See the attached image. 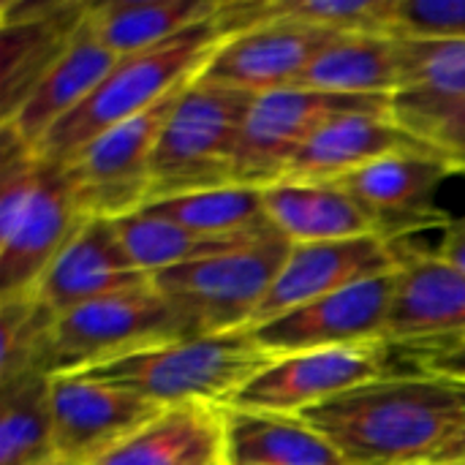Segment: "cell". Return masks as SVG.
Here are the masks:
<instances>
[{
  "label": "cell",
  "instance_id": "6da1fadb",
  "mask_svg": "<svg viewBox=\"0 0 465 465\" xmlns=\"http://www.w3.org/2000/svg\"><path fill=\"white\" fill-rule=\"evenodd\" d=\"M302 420L346 465H422L465 422V381L414 373L381 376L354 387Z\"/></svg>",
  "mask_w": 465,
  "mask_h": 465
},
{
  "label": "cell",
  "instance_id": "7a4b0ae2",
  "mask_svg": "<svg viewBox=\"0 0 465 465\" xmlns=\"http://www.w3.org/2000/svg\"><path fill=\"white\" fill-rule=\"evenodd\" d=\"M229 38L221 11L172 41L144 52L117 57L101 84L38 144V155L52 163H65L98 134L147 112L177 87L193 82L213 60L218 46Z\"/></svg>",
  "mask_w": 465,
  "mask_h": 465
},
{
  "label": "cell",
  "instance_id": "3957f363",
  "mask_svg": "<svg viewBox=\"0 0 465 465\" xmlns=\"http://www.w3.org/2000/svg\"><path fill=\"white\" fill-rule=\"evenodd\" d=\"M272 360L275 357L256 343L251 327H245L131 354L87 371V376L136 392L161 409L188 403L226 409L251 379L272 365Z\"/></svg>",
  "mask_w": 465,
  "mask_h": 465
},
{
  "label": "cell",
  "instance_id": "277c9868",
  "mask_svg": "<svg viewBox=\"0 0 465 465\" xmlns=\"http://www.w3.org/2000/svg\"><path fill=\"white\" fill-rule=\"evenodd\" d=\"M256 93L188 82L153 153L150 204L234 183V155Z\"/></svg>",
  "mask_w": 465,
  "mask_h": 465
},
{
  "label": "cell",
  "instance_id": "5b68a950",
  "mask_svg": "<svg viewBox=\"0 0 465 465\" xmlns=\"http://www.w3.org/2000/svg\"><path fill=\"white\" fill-rule=\"evenodd\" d=\"M289 251L292 242L270 232L237 251L166 270L153 283L183 322L188 341L234 332L253 324Z\"/></svg>",
  "mask_w": 465,
  "mask_h": 465
},
{
  "label": "cell",
  "instance_id": "8992f818",
  "mask_svg": "<svg viewBox=\"0 0 465 465\" xmlns=\"http://www.w3.org/2000/svg\"><path fill=\"white\" fill-rule=\"evenodd\" d=\"M180 341H188L183 322L150 281L60 313L52 330L49 376L87 373Z\"/></svg>",
  "mask_w": 465,
  "mask_h": 465
},
{
  "label": "cell",
  "instance_id": "52a82bcc",
  "mask_svg": "<svg viewBox=\"0 0 465 465\" xmlns=\"http://www.w3.org/2000/svg\"><path fill=\"white\" fill-rule=\"evenodd\" d=\"M183 87L147 112L98 134L65 163H60L79 210L90 221H117L150 207L153 153Z\"/></svg>",
  "mask_w": 465,
  "mask_h": 465
},
{
  "label": "cell",
  "instance_id": "ba28073f",
  "mask_svg": "<svg viewBox=\"0 0 465 465\" xmlns=\"http://www.w3.org/2000/svg\"><path fill=\"white\" fill-rule=\"evenodd\" d=\"M362 112H390V95H338L305 87L259 93L242 125L234 183L267 188L283 180L292 158L322 125Z\"/></svg>",
  "mask_w": 465,
  "mask_h": 465
},
{
  "label": "cell",
  "instance_id": "9c48e42d",
  "mask_svg": "<svg viewBox=\"0 0 465 465\" xmlns=\"http://www.w3.org/2000/svg\"><path fill=\"white\" fill-rule=\"evenodd\" d=\"M455 174L452 163L436 150H406L365 163L335 183L357 202L373 232L398 245L403 237L447 223L439 207L441 183Z\"/></svg>",
  "mask_w": 465,
  "mask_h": 465
},
{
  "label": "cell",
  "instance_id": "30bf717a",
  "mask_svg": "<svg viewBox=\"0 0 465 465\" xmlns=\"http://www.w3.org/2000/svg\"><path fill=\"white\" fill-rule=\"evenodd\" d=\"M398 272L341 289L267 324L251 327V332L272 357L387 343V322L398 289Z\"/></svg>",
  "mask_w": 465,
  "mask_h": 465
},
{
  "label": "cell",
  "instance_id": "8fae6325",
  "mask_svg": "<svg viewBox=\"0 0 465 465\" xmlns=\"http://www.w3.org/2000/svg\"><path fill=\"white\" fill-rule=\"evenodd\" d=\"M384 354L387 343H368L275 357L226 409L302 417L313 406L387 376Z\"/></svg>",
  "mask_w": 465,
  "mask_h": 465
},
{
  "label": "cell",
  "instance_id": "7c38bea8",
  "mask_svg": "<svg viewBox=\"0 0 465 465\" xmlns=\"http://www.w3.org/2000/svg\"><path fill=\"white\" fill-rule=\"evenodd\" d=\"M87 221L63 166L44 161L30 199L14 218L0 221V297L33 294Z\"/></svg>",
  "mask_w": 465,
  "mask_h": 465
},
{
  "label": "cell",
  "instance_id": "4fadbf2b",
  "mask_svg": "<svg viewBox=\"0 0 465 465\" xmlns=\"http://www.w3.org/2000/svg\"><path fill=\"white\" fill-rule=\"evenodd\" d=\"M163 409L87 373L52 376V420L57 458L95 465Z\"/></svg>",
  "mask_w": 465,
  "mask_h": 465
},
{
  "label": "cell",
  "instance_id": "5bb4252c",
  "mask_svg": "<svg viewBox=\"0 0 465 465\" xmlns=\"http://www.w3.org/2000/svg\"><path fill=\"white\" fill-rule=\"evenodd\" d=\"M401 262L403 256L398 245L381 240L379 234L292 245L289 259L278 272L270 294L259 305L251 327L267 324L289 311H297L354 283L398 272Z\"/></svg>",
  "mask_w": 465,
  "mask_h": 465
},
{
  "label": "cell",
  "instance_id": "9a60e30c",
  "mask_svg": "<svg viewBox=\"0 0 465 465\" xmlns=\"http://www.w3.org/2000/svg\"><path fill=\"white\" fill-rule=\"evenodd\" d=\"M338 35L302 22L264 19L229 35L199 76L256 95L286 90L297 84L313 57Z\"/></svg>",
  "mask_w": 465,
  "mask_h": 465
},
{
  "label": "cell",
  "instance_id": "2e32d148",
  "mask_svg": "<svg viewBox=\"0 0 465 465\" xmlns=\"http://www.w3.org/2000/svg\"><path fill=\"white\" fill-rule=\"evenodd\" d=\"M387 322V346L420 354L465 343V270L439 253H403Z\"/></svg>",
  "mask_w": 465,
  "mask_h": 465
},
{
  "label": "cell",
  "instance_id": "e0dca14e",
  "mask_svg": "<svg viewBox=\"0 0 465 465\" xmlns=\"http://www.w3.org/2000/svg\"><path fill=\"white\" fill-rule=\"evenodd\" d=\"M90 3H5L0 44V123L68 52Z\"/></svg>",
  "mask_w": 465,
  "mask_h": 465
},
{
  "label": "cell",
  "instance_id": "ac0fdd59",
  "mask_svg": "<svg viewBox=\"0 0 465 465\" xmlns=\"http://www.w3.org/2000/svg\"><path fill=\"white\" fill-rule=\"evenodd\" d=\"M401 41V82L390 95V112L406 131L433 144L439 131L465 109V41Z\"/></svg>",
  "mask_w": 465,
  "mask_h": 465
},
{
  "label": "cell",
  "instance_id": "d6986e66",
  "mask_svg": "<svg viewBox=\"0 0 465 465\" xmlns=\"http://www.w3.org/2000/svg\"><path fill=\"white\" fill-rule=\"evenodd\" d=\"M150 281L153 278L144 275L128 256L114 221L93 218L60 251L35 294L60 316L76 305L128 292Z\"/></svg>",
  "mask_w": 465,
  "mask_h": 465
},
{
  "label": "cell",
  "instance_id": "ffe728a7",
  "mask_svg": "<svg viewBox=\"0 0 465 465\" xmlns=\"http://www.w3.org/2000/svg\"><path fill=\"white\" fill-rule=\"evenodd\" d=\"M436 150L406 131L392 112L346 114L322 125L292 158L283 180H338L392 153ZM439 153V150H436Z\"/></svg>",
  "mask_w": 465,
  "mask_h": 465
},
{
  "label": "cell",
  "instance_id": "44dd1931",
  "mask_svg": "<svg viewBox=\"0 0 465 465\" xmlns=\"http://www.w3.org/2000/svg\"><path fill=\"white\" fill-rule=\"evenodd\" d=\"M114 63L117 54H112L101 44L87 11V19L71 41L68 52L52 65V71L35 84V90L19 104V109L0 125L11 128L25 144L38 150L49 131L60 125L101 84V79L112 71Z\"/></svg>",
  "mask_w": 465,
  "mask_h": 465
},
{
  "label": "cell",
  "instance_id": "7402d4cb",
  "mask_svg": "<svg viewBox=\"0 0 465 465\" xmlns=\"http://www.w3.org/2000/svg\"><path fill=\"white\" fill-rule=\"evenodd\" d=\"M226 460V409L188 403L153 422L95 465H215Z\"/></svg>",
  "mask_w": 465,
  "mask_h": 465
},
{
  "label": "cell",
  "instance_id": "603a6c76",
  "mask_svg": "<svg viewBox=\"0 0 465 465\" xmlns=\"http://www.w3.org/2000/svg\"><path fill=\"white\" fill-rule=\"evenodd\" d=\"M262 191L267 221L292 245L376 234L357 202L335 180H278Z\"/></svg>",
  "mask_w": 465,
  "mask_h": 465
},
{
  "label": "cell",
  "instance_id": "cb8c5ba5",
  "mask_svg": "<svg viewBox=\"0 0 465 465\" xmlns=\"http://www.w3.org/2000/svg\"><path fill=\"white\" fill-rule=\"evenodd\" d=\"M398 35L346 33L327 44L294 87L338 95H392L401 82Z\"/></svg>",
  "mask_w": 465,
  "mask_h": 465
},
{
  "label": "cell",
  "instance_id": "d4e9b609",
  "mask_svg": "<svg viewBox=\"0 0 465 465\" xmlns=\"http://www.w3.org/2000/svg\"><path fill=\"white\" fill-rule=\"evenodd\" d=\"M229 465H346L302 417L226 409Z\"/></svg>",
  "mask_w": 465,
  "mask_h": 465
},
{
  "label": "cell",
  "instance_id": "484cf974",
  "mask_svg": "<svg viewBox=\"0 0 465 465\" xmlns=\"http://www.w3.org/2000/svg\"><path fill=\"white\" fill-rule=\"evenodd\" d=\"M221 5V0H104L90 3V22L112 54L128 57L213 19Z\"/></svg>",
  "mask_w": 465,
  "mask_h": 465
},
{
  "label": "cell",
  "instance_id": "4316f807",
  "mask_svg": "<svg viewBox=\"0 0 465 465\" xmlns=\"http://www.w3.org/2000/svg\"><path fill=\"white\" fill-rule=\"evenodd\" d=\"M117 234L128 251V256L134 259V264L155 278L166 270L174 267H185L202 259H213L229 251H237L242 245H251L256 240H262L270 232L278 229H262L253 234H237V237H207V234H196L153 210H142L125 218L114 221Z\"/></svg>",
  "mask_w": 465,
  "mask_h": 465
},
{
  "label": "cell",
  "instance_id": "83f0119b",
  "mask_svg": "<svg viewBox=\"0 0 465 465\" xmlns=\"http://www.w3.org/2000/svg\"><path fill=\"white\" fill-rule=\"evenodd\" d=\"M52 458V379L22 376L0 384V465H44Z\"/></svg>",
  "mask_w": 465,
  "mask_h": 465
},
{
  "label": "cell",
  "instance_id": "f1b7e54d",
  "mask_svg": "<svg viewBox=\"0 0 465 465\" xmlns=\"http://www.w3.org/2000/svg\"><path fill=\"white\" fill-rule=\"evenodd\" d=\"M144 210H153L207 237H237V234H253L262 229H275L267 221L264 191L253 185H240V183L185 193L177 199H163Z\"/></svg>",
  "mask_w": 465,
  "mask_h": 465
},
{
  "label": "cell",
  "instance_id": "f546056e",
  "mask_svg": "<svg viewBox=\"0 0 465 465\" xmlns=\"http://www.w3.org/2000/svg\"><path fill=\"white\" fill-rule=\"evenodd\" d=\"M54 319L57 313L35 292L0 297V384L49 376Z\"/></svg>",
  "mask_w": 465,
  "mask_h": 465
},
{
  "label": "cell",
  "instance_id": "4dcf8cb0",
  "mask_svg": "<svg viewBox=\"0 0 465 465\" xmlns=\"http://www.w3.org/2000/svg\"><path fill=\"white\" fill-rule=\"evenodd\" d=\"M395 35L465 41V0H398Z\"/></svg>",
  "mask_w": 465,
  "mask_h": 465
},
{
  "label": "cell",
  "instance_id": "1f68e13d",
  "mask_svg": "<svg viewBox=\"0 0 465 465\" xmlns=\"http://www.w3.org/2000/svg\"><path fill=\"white\" fill-rule=\"evenodd\" d=\"M420 371L465 381V343L450 346V349H436L428 354H420Z\"/></svg>",
  "mask_w": 465,
  "mask_h": 465
},
{
  "label": "cell",
  "instance_id": "d6a6232c",
  "mask_svg": "<svg viewBox=\"0 0 465 465\" xmlns=\"http://www.w3.org/2000/svg\"><path fill=\"white\" fill-rule=\"evenodd\" d=\"M433 147L452 163L455 172H465V109L439 131Z\"/></svg>",
  "mask_w": 465,
  "mask_h": 465
},
{
  "label": "cell",
  "instance_id": "836d02e7",
  "mask_svg": "<svg viewBox=\"0 0 465 465\" xmlns=\"http://www.w3.org/2000/svg\"><path fill=\"white\" fill-rule=\"evenodd\" d=\"M439 256L447 259L450 264H455L458 270H465V215L450 221L444 242L439 248Z\"/></svg>",
  "mask_w": 465,
  "mask_h": 465
},
{
  "label": "cell",
  "instance_id": "e575fe53",
  "mask_svg": "<svg viewBox=\"0 0 465 465\" xmlns=\"http://www.w3.org/2000/svg\"><path fill=\"white\" fill-rule=\"evenodd\" d=\"M430 463H460L465 465V422L452 433V439L436 452Z\"/></svg>",
  "mask_w": 465,
  "mask_h": 465
},
{
  "label": "cell",
  "instance_id": "d590c367",
  "mask_svg": "<svg viewBox=\"0 0 465 465\" xmlns=\"http://www.w3.org/2000/svg\"><path fill=\"white\" fill-rule=\"evenodd\" d=\"M44 465H82V463H74V460H65V458H52L49 463Z\"/></svg>",
  "mask_w": 465,
  "mask_h": 465
},
{
  "label": "cell",
  "instance_id": "8d00e7d4",
  "mask_svg": "<svg viewBox=\"0 0 465 465\" xmlns=\"http://www.w3.org/2000/svg\"><path fill=\"white\" fill-rule=\"evenodd\" d=\"M422 465H460V463H422Z\"/></svg>",
  "mask_w": 465,
  "mask_h": 465
},
{
  "label": "cell",
  "instance_id": "74e56055",
  "mask_svg": "<svg viewBox=\"0 0 465 465\" xmlns=\"http://www.w3.org/2000/svg\"><path fill=\"white\" fill-rule=\"evenodd\" d=\"M215 465H229V463H226V460H221V463H215Z\"/></svg>",
  "mask_w": 465,
  "mask_h": 465
}]
</instances>
